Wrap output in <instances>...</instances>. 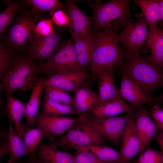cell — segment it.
I'll return each instance as SVG.
<instances>
[{"label": "cell", "mask_w": 163, "mask_h": 163, "mask_svg": "<svg viewBox=\"0 0 163 163\" xmlns=\"http://www.w3.org/2000/svg\"><path fill=\"white\" fill-rule=\"evenodd\" d=\"M94 35V41L90 70L91 77L97 78L98 72L108 67H120L127 54L120 45L117 30L107 27Z\"/></svg>", "instance_id": "6da1fadb"}, {"label": "cell", "mask_w": 163, "mask_h": 163, "mask_svg": "<svg viewBox=\"0 0 163 163\" xmlns=\"http://www.w3.org/2000/svg\"><path fill=\"white\" fill-rule=\"evenodd\" d=\"M121 72L138 85L145 92L152 95L157 88L163 87V68L147 62L139 53L126 54Z\"/></svg>", "instance_id": "7a4b0ae2"}, {"label": "cell", "mask_w": 163, "mask_h": 163, "mask_svg": "<svg viewBox=\"0 0 163 163\" xmlns=\"http://www.w3.org/2000/svg\"><path fill=\"white\" fill-rule=\"evenodd\" d=\"M40 73L34 60L26 54L17 55L10 69L1 81L5 96L16 90L21 93L32 90Z\"/></svg>", "instance_id": "3957f363"}, {"label": "cell", "mask_w": 163, "mask_h": 163, "mask_svg": "<svg viewBox=\"0 0 163 163\" xmlns=\"http://www.w3.org/2000/svg\"><path fill=\"white\" fill-rule=\"evenodd\" d=\"M131 2L111 0L103 3L89 4L93 12L92 33H97L109 27L117 30L123 27L130 22L132 15L129 7Z\"/></svg>", "instance_id": "277c9868"}, {"label": "cell", "mask_w": 163, "mask_h": 163, "mask_svg": "<svg viewBox=\"0 0 163 163\" xmlns=\"http://www.w3.org/2000/svg\"><path fill=\"white\" fill-rule=\"evenodd\" d=\"M24 8L19 11L13 23L1 38L5 46L16 55L26 49L33 35V28L43 18L31 9Z\"/></svg>", "instance_id": "5b68a950"}, {"label": "cell", "mask_w": 163, "mask_h": 163, "mask_svg": "<svg viewBox=\"0 0 163 163\" xmlns=\"http://www.w3.org/2000/svg\"><path fill=\"white\" fill-rule=\"evenodd\" d=\"M104 142V138L95 129L85 114L79 117L77 121L64 136L52 143L58 148L71 149L102 144Z\"/></svg>", "instance_id": "8992f818"}, {"label": "cell", "mask_w": 163, "mask_h": 163, "mask_svg": "<svg viewBox=\"0 0 163 163\" xmlns=\"http://www.w3.org/2000/svg\"><path fill=\"white\" fill-rule=\"evenodd\" d=\"M37 68L40 74L50 76L71 70L80 71L74 43L70 39L61 43L51 56Z\"/></svg>", "instance_id": "52a82bcc"}, {"label": "cell", "mask_w": 163, "mask_h": 163, "mask_svg": "<svg viewBox=\"0 0 163 163\" xmlns=\"http://www.w3.org/2000/svg\"><path fill=\"white\" fill-rule=\"evenodd\" d=\"M137 21L128 23L117 34V38L125 49L126 54L139 53L140 49L148 39V24L143 16L137 15Z\"/></svg>", "instance_id": "ba28073f"}, {"label": "cell", "mask_w": 163, "mask_h": 163, "mask_svg": "<svg viewBox=\"0 0 163 163\" xmlns=\"http://www.w3.org/2000/svg\"><path fill=\"white\" fill-rule=\"evenodd\" d=\"M130 113L121 117H101L91 114H88L89 117H88L94 127L103 138L118 147Z\"/></svg>", "instance_id": "9c48e42d"}, {"label": "cell", "mask_w": 163, "mask_h": 163, "mask_svg": "<svg viewBox=\"0 0 163 163\" xmlns=\"http://www.w3.org/2000/svg\"><path fill=\"white\" fill-rule=\"evenodd\" d=\"M63 29H56L54 33L46 37H38L33 34L26 48L27 55L34 60L48 59L61 43Z\"/></svg>", "instance_id": "30bf717a"}, {"label": "cell", "mask_w": 163, "mask_h": 163, "mask_svg": "<svg viewBox=\"0 0 163 163\" xmlns=\"http://www.w3.org/2000/svg\"><path fill=\"white\" fill-rule=\"evenodd\" d=\"M121 73V82L118 90L119 96L129 102L135 110L144 104L151 106L163 102V95L156 97L147 94L123 73Z\"/></svg>", "instance_id": "8fae6325"}, {"label": "cell", "mask_w": 163, "mask_h": 163, "mask_svg": "<svg viewBox=\"0 0 163 163\" xmlns=\"http://www.w3.org/2000/svg\"><path fill=\"white\" fill-rule=\"evenodd\" d=\"M66 4L70 21L68 27L72 38H85L92 36V18L84 13L73 1L67 0Z\"/></svg>", "instance_id": "7c38bea8"}, {"label": "cell", "mask_w": 163, "mask_h": 163, "mask_svg": "<svg viewBox=\"0 0 163 163\" xmlns=\"http://www.w3.org/2000/svg\"><path fill=\"white\" fill-rule=\"evenodd\" d=\"M79 118L51 115L43 112L38 113L34 126L44 130L50 136L52 134L60 136L72 128Z\"/></svg>", "instance_id": "4fadbf2b"}, {"label": "cell", "mask_w": 163, "mask_h": 163, "mask_svg": "<svg viewBox=\"0 0 163 163\" xmlns=\"http://www.w3.org/2000/svg\"><path fill=\"white\" fill-rule=\"evenodd\" d=\"M133 112L130 113L120 142L121 163H129L138 152H141V144L135 129Z\"/></svg>", "instance_id": "5bb4252c"}, {"label": "cell", "mask_w": 163, "mask_h": 163, "mask_svg": "<svg viewBox=\"0 0 163 163\" xmlns=\"http://www.w3.org/2000/svg\"><path fill=\"white\" fill-rule=\"evenodd\" d=\"M133 112L135 129L141 144V152L148 147L159 128L146 109L141 107Z\"/></svg>", "instance_id": "9a60e30c"}, {"label": "cell", "mask_w": 163, "mask_h": 163, "mask_svg": "<svg viewBox=\"0 0 163 163\" xmlns=\"http://www.w3.org/2000/svg\"><path fill=\"white\" fill-rule=\"evenodd\" d=\"M90 75L83 71L71 70L57 74L44 81V86L54 87L75 93Z\"/></svg>", "instance_id": "2e32d148"}, {"label": "cell", "mask_w": 163, "mask_h": 163, "mask_svg": "<svg viewBox=\"0 0 163 163\" xmlns=\"http://www.w3.org/2000/svg\"><path fill=\"white\" fill-rule=\"evenodd\" d=\"M113 75V68L111 67L104 68L98 73V105L120 98L114 83Z\"/></svg>", "instance_id": "e0dca14e"}, {"label": "cell", "mask_w": 163, "mask_h": 163, "mask_svg": "<svg viewBox=\"0 0 163 163\" xmlns=\"http://www.w3.org/2000/svg\"><path fill=\"white\" fill-rule=\"evenodd\" d=\"M147 43L151 54L142 58L149 63L162 68L163 63V35L161 29L157 27L149 30Z\"/></svg>", "instance_id": "ac0fdd59"}, {"label": "cell", "mask_w": 163, "mask_h": 163, "mask_svg": "<svg viewBox=\"0 0 163 163\" xmlns=\"http://www.w3.org/2000/svg\"><path fill=\"white\" fill-rule=\"evenodd\" d=\"M35 152L44 163H74V156L59 150L53 143L42 142Z\"/></svg>", "instance_id": "d6986e66"}, {"label": "cell", "mask_w": 163, "mask_h": 163, "mask_svg": "<svg viewBox=\"0 0 163 163\" xmlns=\"http://www.w3.org/2000/svg\"><path fill=\"white\" fill-rule=\"evenodd\" d=\"M74 93V107L82 114L92 113L99 105L97 94L90 88L81 87Z\"/></svg>", "instance_id": "ffe728a7"}, {"label": "cell", "mask_w": 163, "mask_h": 163, "mask_svg": "<svg viewBox=\"0 0 163 163\" xmlns=\"http://www.w3.org/2000/svg\"><path fill=\"white\" fill-rule=\"evenodd\" d=\"M44 81L43 77L38 78L32 90L30 99L26 104L24 115L26 119V127L34 126L41 104Z\"/></svg>", "instance_id": "44dd1931"}, {"label": "cell", "mask_w": 163, "mask_h": 163, "mask_svg": "<svg viewBox=\"0 0 163 163\" xmlns=\"http://www.w3.org/2000/svg\"><path fill=\"white\" fill-rule=\"evenodd\" d=\"M74 48L78 66L81 71L90 69L94 41V35L85 38L73 37Z\"/></svg>", "instance_id": "7402d4cb"}, {"label": "cell", "mask_w": 163, "mask_h": 163, "mask_svg": "<svg viewBox=\"0 0 163 163\" xmlns=\"http://www.w3.org/2000/svg\"><path fill=\"white\" fill-rule=\"evenodd\" d=\"M6 105L5 109L8 120L14 125L16 132L22 138L24 127L21 123L24 115L26 104L18 99L12 95L6 96Z\"/></svg>", "instance_id": "603a6c76"}, {"label": "cell", "mask_w": 163, "mask_h": 163, "mask_svg": "<svg viewBox=\"0 0 163 163\" xmlns=\"http://www.w3.org/2000/svg\"><path fill=\"white\" fill-rule=\"evenodd\" d=\"M134 110L130 104L126 103L120 98L98 105L90 114L101 117H112L123 113H129Z\"/></svg>", "instance_id": "cb8c5ba5"}, {"label": "cell", "mask_w": 163, "mask_h": 163, "mask_svg": "<svg viewBox=\"0 0 163 163\" xmlns=\"http://www.w3.org/2000/svg\"><path fill=\"white\" fill-rule=\"evenodd\" d=\"M9 125L7 139L10 157V163H16L19 159L27 154L26 148L22 138L15 131L13 123L8 120Z\"/></svg>", "instance_id": "d4e9b609"}, {"label": "cell", "mask_w": 163, "mask_h": 163, "mask_svg": "<svg viewBox=\"0 0 163 163\" xmlns=\"http://www.w3.org/2000/svg\"><path fill=\"white\" fill-rule=\"evenodd\" d=\"M71 149L77 151H85L94 155L100 159L110 163H121L120 153L114 149L102 144H97L85 147H73Z\"/></svg>", "instance_id": "484cf974"}, {"label": "cell", "mask_w": 163, "mask_h": 163, "mask_svg": "<svg viewBox=\"0 0 163 163\" xmlns=\"http://www.w3.org/2000/svg\"><path fill=\"white\" fill-rule=\"evenodd\" d=\"M141 9L149 30L157 27L160 18V0H134Z\"/></svg>", "instance_id": "4316f807"}, {"label": "cell", "mask_w": 163, "mask_h": 163, "mask_svg": "<svg viewBox=\"0 0 163 163\" xmlns=\"http://www.w3.org/2000/svg\"><path fill=\"white\" fill-rule=\"evenodd\" d=\"M49 136L47 133L34 126L24 128L22 137L26 148V155L28 156L33 155L37 147L42 142L43 137Z\"/></svg>", "instance_id": "83f0119b"}, {"label": "cell", "mask_w": 163, "mask_h": 163, "mask_svg": "<svg viewBox=\"0 0 163 163\" xmlns=\"http://www.w3.org/2000/svg\"><path fill=\"white\" fill-rule=\"evenodd\" d=\"M42 112L54 116L75 115L79 117L84 114L78 112L72 106L45 97H44L42 106Z\"/></svg>", "instance_id": "f1b7e54d"}, {"label": "cell", "mask_w": 163, "mask_h": 163, "mask_svg": "<svg viewBox=\"0 0 163 163\" xmlns=\"http://www.w3.org/2000/svg\"><path fill=\"white\" fill-rule=\"evenodd\" d=\"M6 7L0 14V36L3 33L14 19L16 14L25 5L23 1H6Z\"/></svg>", "instance_id": "f546056e"}, {"label": "cell", "mask_w": 163, "mask_h": 163, "mask_svg": "<svg viewBox=\"0 0 163 163\" xmlns=\"http://www.w3.org/2000/svg\"><path fill=\"white\" fill-rule=\"evenodd\" d=\"M23 2L25 5L30 6L34 12L37 13L47 11L51 16L57 10L67 11L66 7L59 0H24Z\"/></svg>", "instance_id": "4dcf8cb0"}, {"label": "cell", "mask_w": 163, "mask_h": 163, "mask_svg": "<svg viewBox=\"0 0 163 163\" xmlns=\"http://www.w3.org/2000/svg\"><path fill=\"white\" fill-rule=\"evenodd\" d=\"M44 97L74 107L73 97L66 92L58 88L44 86Z\"/></svg>", "instance_id": "1f68e13d"}, {"label": "cell", "mask_w": 163, "mask_h": 163, "mask_svg": "<svg viewBox=\"0 0 163 163\" xmlns=\"http://www.w3.org/2000/svg\"><path fill=\"white\" fill-rule=\"evenodd\" d=\"M17 55L9 50L0 41V77L2 81L10 69Z\"/></svg>", "instance_id": "d6a6232c"}, {"label": "cell", "mask_w": 163, "mask_h": 163, "mask_svg": "<svg viewBox=\"0 0 163 163\" xmlns=\"http://www.w3.org/2000/svg\"><path fill=\"white\" fill-rule=\"evenodd\" d=\"M133 163H163V152L147 147Z\"/></svg>", "instance_id": "836d02e7"}, {"label": "cell", "mask_w": 163, "mask_h": 163, "mask_svg": "<svg viewBox=\"0 0 163 163\" xmlns=\"http://www.w3.org/2000/svg\"><path fill=\"white\" fill-rule=\"evenodd\" d=\"M53 22L51 19L43 18L33 28V34L38 37H46L54 33Z\"/></svg>", "instance_id": "e575fe53"}, {"label": "cell", "mask_w": 163, "mask_h": 163, "mask_svg": "<svg viewBox=\"0 0 163 163\" xmlns=\"http://www.w3.org/2000/svg\"><path fill=\"white\" fill-rule=\"evenodd\" d=\"M77 152L74 156V163H110L100 159L91 153L82 151Z\"/></svg>", "instance_id": "d590c367"}, {"label": "cell", "mask_w": 163, "mask_h": 163, "mask_svg": "<svg viewBox=\"0 0 163 163\" xmlns=\"http://www.w3.org/2000/svg\"><path fill=\"white\" fill-rule=\"evenodd\" d=\"M51 17V19L53 23L58 27H68L70 24L69 16L63 11L59 10L56 11Z\"/></svg>", "instance_id": "8d00e7d4"}, {"label": "cell", "mask_w": 163, "mask_h": 163, "mask_svg": "<svg viewBox=\"0 0 163 163\" xmlns=\"http://www.w3.org/2000/svg\"><path fill=\"white\" fill-rule=\"evenodd\" d=\"M150 113L155 122L163 131V109L158 104L151 106Z\"/></svg>", "instance_id": "74e56055"}, {"label": "cell", "mask_w": 163, "mask_h": 163, "mask_svg": "<svg viewBox=\"0 0 163 163\" xmlns=\"http://www.w3.org/2000/svg\"><path fill=\"white\" fill-rule=\"evenodd\" d=\"M0 142V159L5 154L9 153V149L7 139V134L2 132Z\"/></svg>", "instance_id": "f35d334b"}, {"label": "cell", "mask_w": 163, "mask_h": 163, "mask_svg": "<svg viewBox=\"0 0 163 163\" xmlns=\"http://www.w3.org/2000/svg\"><path fill=\"white\" fill-rule=\"evenodd\" d=\"M155 138L160 147L161 151L163 152V131L160 130L157 132Z\"/></svg>", "instance_id": "ab89813d"}, {"label": "cell", "mask_w": 163, "mask_h": 163, "mask_svg": "<svg viewBox=\"0 0 163 163\" xmlns=\"http://www.w3.org/2000/svg\"><path fill=\"white\" fill-rule=\"evenodd\" d=\"M27 163H44L39 157L36 153L31 155L29 156Z\"/></svg>", "instance_id": "60d3db41"}, {"label": "cell", "mask_w": 163, "mask_h": 163, "mask_svg": "<svg viewBox=\"0 0 163 163\" xmlns=\"http://www.w3.org/2000/svg\"><path fill=\"white\" fill-rule=\"evenodd\" d=\"M160 18L163 23V0H160Z\"/></svg>", "instance_id": "b9f144b4"}, {"label": "cell", "mask_w": 163, "mask_h": 163, "mask_svg": "<svg viewBox=\"0 0 163 163\" xmlns=\"http://www.w3.org/2000/svg\"><path fill=\"white\" fill-rule=\"evenodd\" d=\"M162 67L163 68V63L162 64Z\"/></svg>", "instance_id": "7bdbcfd3"}, {"label": "cell", "mask_w": 163, "mask_h": 163, "mask_svg": "<svg viewBox=\"0 0 163 163\" xmlns=\"http://www.w3.org/2000/svg\"><path fill=\"white\" fill-rule=\"evenodd\" d=\"M162 31V34H163V29L162 30H161Z\"/></svg>", "instance_id": "ee69618b"}, {"label": "cell", "mask_w": 163, "mask_h": 163, "mask_svg": "<svg viewBox=\"0 0 163 163\" xmlns=\"http://www.w3.org/2000/svg\"><path fill=\"white\" fill-rule=\"evenodd\" d=\"M8 161L9 162V163H10V162L9 161ZM16 163H18V162H17Z\"/></svg>", "instance_id": "f6af8a7d"}, {"label": "cell", "mask_w": 163, "mask_h": 163, "mask_svg": "<svg viewBox=\"0 0 163 163\" xmlns=\"http://www.w3.org/2000/svg\"><path fill=\"white\" fill-rule=\"evenodd\" d=\"M8 163H9V162L8 161Z\"/></svg>", "instance_id": "bcb514c9"}]
</instances>
